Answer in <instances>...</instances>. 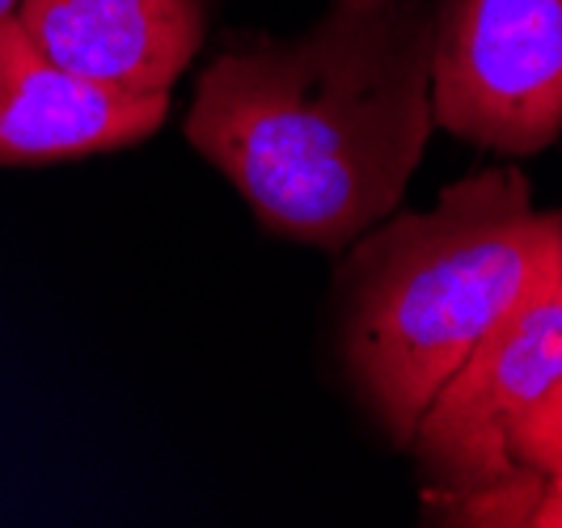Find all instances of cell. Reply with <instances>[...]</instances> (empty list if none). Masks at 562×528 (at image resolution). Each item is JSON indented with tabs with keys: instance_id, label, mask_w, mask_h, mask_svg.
Returning <instances> with one entry per match:
<instances>
[{
	"instance_id": "obj_1",
	"label": "cell",
	"mask_w": 562,
	"mask_h": 528,
	"mask_svg": "<svg viewBox=\"0 0 562 528\" xmlns=\"http://www.w3.org/2000/svg\"><path fill=\"white\" fill-rule=\"evenodd\" d=\"M431 127V13L415 0H335L301 38L225 52L187 114L262 224L322 250L394 216Z\"/></svg>"
},
{
	"instance_id": "obj_2",
	"label": "cell",
	"mask_w": 562,
	"mask_h": 528,
	"mask_svg": "<svg viewBox=\"0 0 562 528\" xmlns=\"http://www.w3.org/2000/svg\"><path fill=\"white\" fill-rule=\"evenodd\" d=\"M562 288V216L516 169L372 224L342 271V356L394 445L516 313Z\"/></svg>"
},
{
	"instance_id": "obj_3",
	"label": "cell",
	"mask_w": 562,
	"mask_h": 528,
	"mask_svg": "<svg viewBox=\"0 0 562 528\" xmlns=\"http://www.w3.org/2000/svg\"><path fill=\"white\" fill-rule=\"evenodd\" d=\"M411 448L445 495L562 478V288L516 313L431 397Z\"/></svg>"
},
{
	"instance_id": "obj_4",
	"label": "cell",
	"mask_w": 562,
	"mask_h": 528,
	"mask_svg": "<svg viewBox=\"0 0 562 528\" xmlns=\"http://www.w3.org/2000/svg\"><path fill=\"white\" fill-rule=\"evenodd\" d=\"M431 114L491 153L562 136V0H445L431 18Z\"/></svg>"
},
{
	"instance_id": "obj_5",
	"label": "cell",
	"mask_w": 562,
	"mask_h": 528,
	"mask_svg": "<svg viewBox=\"0 0 562 528\" xmlns=\"http://www.w3.org/2000/svg\"><path fill=\"white\" fill-rule=\"evenodd\" d=\"M169 93H123L72 77L47 56L18 13L0 18V166L64 161L153 136Z\"/></svg>"
},
{
	"instance_id": "obj_6",
	"label": "cell",
	"mask_w": 562,
	"mask_h": 528,
	"mask_svg": "<svg viewBox=\"0 0 562 528\" xmlns=\"http://www.w3.org/2000/svg\"><path fill=\"white\" fill-rule=\"evenodd\" d=\"M18 22L81 81L169 93L203 43V0H22Z\"/></svg>"
},
{
	"instance_id": "obj_7",
	"label": "cell",
	"mask_w": 562,
	"mask_h": 528,
	"mask_svg": "<svg viewBox=\"0 0 562 528\" xmlns=\"http://www.w3.org/2000/svg\"><path fill=\"white\" fill-rule=\"evenodd\" d=\"M529 528H562V478H550L529 512Z\"/></svg>"
},
{
	"instance_id": "obj_8",
	"label": "cell",
	"mask_w": 562,
	"mask_h": 528,
	"mask_svg": "<svg viewBox=\"0 0 562 528\" xmlns=\"http://www.w3.org/2000/svg\"><path fill=\"white\" fill-rule=\"evenodd\" d=\"M18 4H22V0H0V18H9V13H18Z\"/></svg>"
}]
</instances>
